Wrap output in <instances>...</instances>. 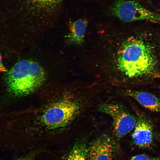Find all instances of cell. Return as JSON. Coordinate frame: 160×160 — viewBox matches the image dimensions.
Here are the masks:
<instances>
[{
	"label": "cell",
	"mask_w": 160,
	"mask_h": 160,
	"mask_svg": "<svg viewBox=\"0 0 160 160\" xmlns=\"http://www.w3.org/2000/svg\"><path fill=\"white\" fill-rule=\"evenodd\" d=\"M65 87L45 89L38 102L25 111L24 131L27 138H42L65 134L82 109L75 94Z\"/></svg>",
	"instance_id": "cell-1"
},
{
	"label": "cell",
	"mask_w": 160,
	"mask_h": 160,
	"mask_svg": "<svg viewBox=\"0 0 160 160\" xmlns=\"http://www.w3.org/2000/svg\"><path fill=\"white\" fill-rule=\"evenodd\" d=\"M117 64L127 78L138 83L160 78V38L146 31L129 37L118 52Z\"/></svg>",
	"instance_id": "cell-2"
},
{
	"label": "cell",
	"mask_w": 160,
	"mask_h": 160,
	"mask_svg": "<svg viewBox=\"0 0 160 160\" xmlns=\"http://www.w3.org/2000/svg\"><path fill=\"white\" fill-rule=\"evenodd\" d=\"M46 78L45 71L37 62L24 59L7 72L5 81L9 91L17 97L28 96L41 87Z\"/></svg>",
	"instance_id": "cell-3"
},
{
	"label": "cell",
	"mask_w": 160,
	"mask_h": 160,
	"mask_svg": "<svg viewBox=\"0 0 160 160\" xmlns=\"http://www.w3.org/2000/svg\"><path fill=\"white\" fill-rule=\"evenodd\" d=\"M97 109L111 118L113 132L116 140L122 138L134 129L136 116L123 105L117 103H105L99 105Z\"/></svg>",
	"instance_id": "cell-4"
},
{
	"label": "cell",
	"mask_w": 160,
	"mask_h": 160,
	"mask_svg": "<svg viewBox=\"0 0 160 160\" xmlns=\"http://www.w3.org/2000/svg\"><path fill=\"white\" fill-rule=\"evenodd\" d=\"M65 0H22L23 17L27 23L55 19Z\"/></svg>",
	"instance_id": "cell-5"
},
{
	"label": "cell",
	"mask_w": 160,
	"mask_h": 160,
	"mask_svg": "<svg viewBox=\"0 0 160 160\" xmlns=\"http://www.w3.org/2000/svg\"><path fill=\"white\" fill-rule=\"evenodd\" d=\"M106 134H103L88 145L87 160H113L119 149L117 140Z\"/></svg>",
	"instance_id": "cell-6"
},
{
	"label": "cell",
	"mask_w": 160,
	"mask_h": 160,
	"mask_svg": "<svg viewBox=\"0 0 160 160\" xmlns=\"http://www.w3.org/2000/svg\"><path fill=\"white\" fill-rule=\"evenodd\" d=\"M137 121L132 135L134 144L139 148H151L153 144V125L151 119L143 112L135 109Z\"/></svg>",
	"instance_id": "cell-7"
},
{
	"label": "cell",
	"mask_w": 160,
	"mask_h": 160,
	"mask_svg": "<svg viewBox=\"0 0 160 160\" xmlns=\"http://www.w3.org/2000/svg\"><path fill=\"white\" fill-rule=\"evenodd\" d=\"M124 95L136 100L145 108L160 114V99L148 92L136 90H127Z\"/></svg>",
	"instance_id": "cell-8"
},
{
	"label": "cell",
	"mask_w": 160,
	"mask_h": 160,
	"mask_svg": "<svg viewBox=\"0 0 160 160\" xmlns=\"http://www.w3.org/2000/svg\"><path fill=\"white\" fill-rule=\"evenodd\" d=\"M88 22V20L85 18L79 19L69 22L68 43L77 45L83 43Z\"/></svg>",
	"instance_id": "cell-9"
},
{
	"label": "cell",
	"mask_w": 160,
	"mask_h": 160,
	"mask_svg": "<svg viewBox=\"0 0 160 160\" xmlns=\"http://www.w3.org/2000/svg\"><path fill=\"white\" fill-rule=\"evenodd\" d=\"M88 145L84 139L77 140L62 160H87Z\"/></svg>",
	"instance_id": "cell-10"
},
{
	"label": "cell",
	"mask_w": 160,
	"mask_h": 160,
	"mask_svg": "<svg viewBox=\"0 0 160 160\" xmlns=\"http://www.w3.org/2000/svg\"><path fill=\"white\" fill-rule=\"evenodd\" d=\"M130 160H160V158L142 154L133 156Z\"/></svg>",
	"instance_id": "cell-11"
},
{
	"label": "cell",
	"mask_w": 160,
	"mask_h": 160,
	"mask_svg": "<svg viewBox=\"0 0 160 160\" xmlns=\"http://www.w3.org/2000/svg\"><path fill=\"white\" fill-rule=\"evenodd\" d=\"M39 152L36 151H32L25 156L17 158L15 160H34L35 158Z\"/></svg>",
	"instance_id": "cell-12"
},
{
	"label": "cell",
	"mask_w": 160,
	"mask_h": 160,
	"mask_svg": "<svg viewBox=\"0 0 160 160\" xmlns=\"http://www.w3.org/2000/svg\"><path fill=\"white\" fill-rule=\"evenodd\" d=\"M7 70L2 63L1 56L0 52V72L7 73Z\"/></svg>",
	"instance_id": "cell-13"
},
{
	"label": "cell",
	"mask_w": 160,
	"mask_h": 160,
	"mask_svg": "<svg viewBox=\"0 0 160 160\" xmlns=\"http://www.w3.org/2000/svg\"><path fill=\"white\" fill-rule=\"evenodd\" d=\"M154 137L160 141V134L157 132L154 133Z\"/></svg>",
	"instance_id": "cell-14"
},
{
	"label": "cell",
	"mask_w": 160,
	"mask_h": 160,
	"mask_svg": "<svg viewBox=\"0 0 160 160\" xmlns=\"http://www.w3.org/2000/svg\"></svg>",
	"instance_id": "cell-15"
}]
</instances>
